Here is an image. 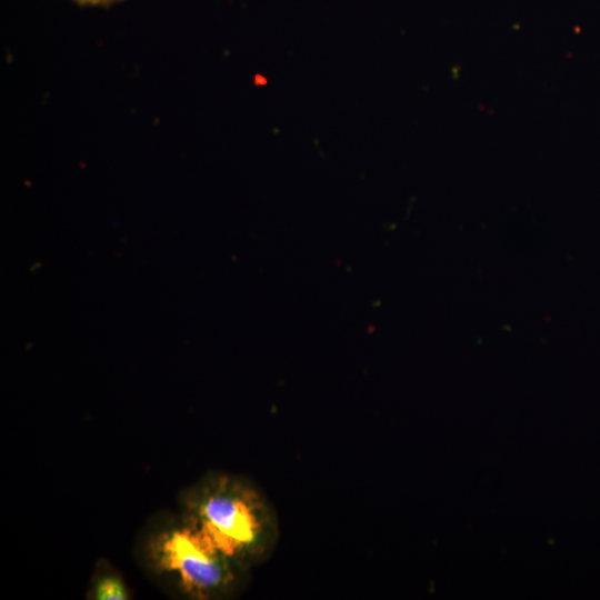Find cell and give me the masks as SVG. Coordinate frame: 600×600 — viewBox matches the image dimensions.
<instances>
[{"instance_id": "1", "label": "cell", "mask_w": 600, "mask_h": 600, "mask_svg": "<svg viewBox=\"0 0 600 600\" xmlns=\"http://www.w3.org/2000/svg\"><path fill=\"white\" fill-rule=\"evenodd\" d=\"M183 518L241 566L261 556L272 542V518L263 499L230 476L209 478L192 489Z\"/></svg>"}, {"instance_id": "2", "label": "cell", "mask_w": 600, "mask_h": 600, "mask_svg": "<svg viewBox=\"0 0 600 600\" xmlns=\"http://www.w3.org/2000/svg\"><path fill=\"white\" fill-rule=\"evenodd\" d=\"M148 554L158 572L196 599L227 594L236 587L241 567L184 518L157 532L149 541Z\"/></svg>"}, {"instance_id": "3", "label": "cell", "mask_w": 600, "mask_h": 600, "mask_svg": "<svg viewBox=\"0 0 600 600\" xmlns=\"http://www.w3.org/2000/svg\"><path fill=\"white\" fill-rule=\"evenodd\" d=\"M96 600H126L129 593L122 580L114 574L99 577L92 588Z\"/></svg>"}, {"instance_id": "4", "label": "cell", "mask_w": 600, "mask_h": 600, "mask_svg": "<svg viewBox=\"0 0 600 600\" xmlns=\"http://www.w3.org/2000/svg\"><path fill=\"white\" fill-rule=\"evenodd\" d=\"M80 4H98L97 0H74Z\"/></svg>"}, {"instance_id": "5", "label": "cell", "mask_w": 600, "mask_h": 600, "mask_svg": "<svg viewBox=\"0 0 600 600\" xmlns=\"http://www.w3.org/2000/svg\"><path fill=\"white\" fill-rule=\"evenodd\" d=\"M98 1V4L99 3H109L111 1H116V0H97Z\"/></svg>"}]
</instances>
